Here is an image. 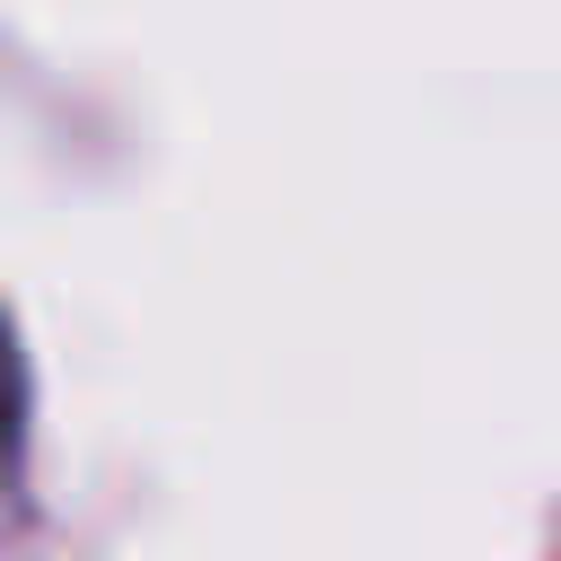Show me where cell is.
<instances>
[{
    "label": "cell",
    "instance_id": "cell-1",
    "mask_svg": "<svg viewBox=\"0 0 561 561\" xmlns=\"http://www.w3.org/2000/svg\"><path fill=\"white\" fill-rule=\"evenodd\" d=\"M26 438V359H18V333L0 316V456H18Z\"/></svg>",
    "mask_w": 561,
    "mask_h": 561
}]
</instances>
